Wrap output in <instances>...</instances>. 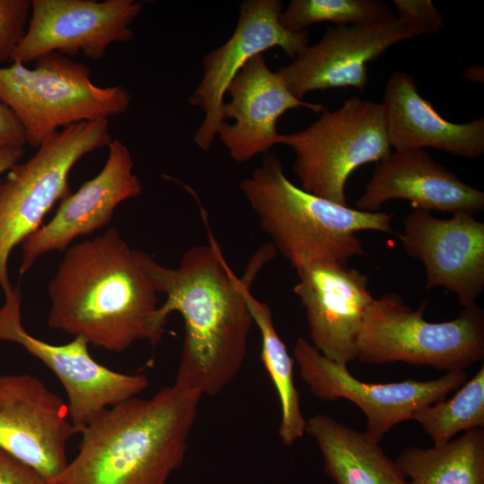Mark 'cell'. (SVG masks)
<instances>
[{
  "label": "cell",
  "mask_w": 484,
  "mask_h": 484,
  "mask_svg": "<svg viewBox=\"0 0 484 484\" xmlns=\"http://www.w3.org/2000/svg\"><path fill=\"white\" fill-rule=\"evenodd\" d=\"M208 236L209 244L189 248L177 268L165 267L140 250L135 249V255L155 291L166 294L158 308L160 320L167 324L173 312L184 320L175 382L215 397L243 367L254 324L246 294L277 252L271 243L265 244L238 278L210 231Z\"/></svg>",
  "instance_id": "6da1fadb"
},
{
  "label": "cell",
  "mask_w": 484,
  "mask_h": 484,
  "mask_svg": "<svg viewBox=\"0 0 484 484\" xmlns=\"http://www.w3.org/2000/svg\"><path fill=\"white\" fill-rule=\"evenodd\" d=\"M48 290V326L94 347L120 353L147 341L154 348L165 333L157 292L116 228L68 247Z\"/></svg>",
  "instance_id": "7a4b0ae2"
},
{
  "label": "cell",
  "mask_w": 484,
  "mask_h": 484,
  "mask_svg": "<svg viewBox=\"0 0 484 484\" xmlns=\"http://www.w3.org/2000/svg\"><path fill=\"white\" fill-rule=\"evenodd\" d=\"M201 393L175 382L100 412L51 484H167L186 457Z\"/></svg>",
  "instance_id": "3957f363"
},
{
  "label": "cell",
  "mask_w": 484,
  "mask_h": 484,
  "mask_svg": "<svg viewBox=\"0 0 484 484\" xmlns=\"http://www.w3.org/2000/svg\"><path fill=\"white\" fill-rule=\"evenodd\" d=\"M240 188L270 243L296 271L319 263L347 264L364 255L359 231L393 232V213L359 211L303 190L270 151Z\"/></svg>",
  "instance_id": "277c9868"
},
{
  "label": "cell",
  "mask_w": 484,
  "mask_h": 484,
  "mask_svg": "<svg viewBox=\"0 0 484 484\" xmlns=\"http://www.w3.org/2000/svg\"><path fill=\"white\" fill-rule=\"evenodd\" d=\"M0 101L16 117L26 143L38 148L60 128L125 113L131 95L121 85H96L88 66L54 52L33 68L0 65Z\"/></svg>",
  "instance_id": "5b68a950"
},
{
  "label": "cell",
  "mask_w": 484,
  "mask_h": 484,
  "mask_svg": "<svg viewBox=\"0 0 484 484\" xmlns=\"http://www.w3.org/2000/svg\"><path fill=\"white\" fill-rule=\"evenodd\" d=\"M396 293L374 298L357 341V359L369 364L405 362L437 370H465L484 358V312L477 304L448 322L424 318Z\"/></svg>",
  "instance_id": "8992f818"
},
{
  "label": "cell",
  "mask_w": 484,
  "mask_h": 484,
  "mask_svg": "<svg viewBox=\"0 0 484 484\" xmlns=\"http://www.w3.org/2000/svg\"><path fill=\"white\" fill-rule=\"evenodd\" d=\"M111 141L108 119L73 124L47 138L32 157L9 170L0 184V286L4 294L13 289L7 272L12 250L72 193L68 178L73 167Z\"/></svg>",
  "instance_id": "52a82bcc"
},
{
  "label": "cell",
  "mask_w": 484,
  "mask_h": 484,
  "mask_svg": "<svg viewBox=\"0 0 484 484\" xmlns=\"http://www.w3.org/2000/svg\"><path fill=\"white\" fill-rule=\"evenodd\" d=\"M278 144L295 152L293 170L303 190L342 205H349L345 191L351 173L392 153L383 103L357 96L325 109L306 129L281 134Z\"/></svg>",
  "instance_id": "ba28073f"
},
{
  "label": "cell",
  "mask_w": 484,
  "mask_h": 484,
  "mask_svg": "<svg viewBox=\"0 0 484 484\" xmlns=\"http://www.w3.org/2000/svg\"><path fill=\"white\" fill-rule=\"evenodd\" d=\"M4 296L0 307V340L21 345L56 375L65 391L75 434H80L104 410L149 387L144 375L117 372L97 362L82 337L55 345L32 336L22 324L19 287Z\"/></svg>",
  "instance_id": "9c48e42d"
},
{
  "label": "cell",
  "mask_w": 484,
  "mask_h": 484,
  "mask_svg": "<svg viewBox=\"0 0 484 484\" xmlns=\"http://www.w3.org/2000/svg\"><path fill=\"white\" fill-rule=\"evenodd\" d=\"M293 355L301 378L315 397L323 402L343 398L361 409L367 418L364 433L376 443L394 426L411 419L414 411L445 400L468 380L465 370H457L428 381L364 383L347 366L328 359L302 337L298 338Z\"/></svg>",
  "instance_id": "30bf717a"
},
{
  "label": "cell",
  "mask_w": 484,
  "mask_h": 484,
  "mask_svg": "<svg viewBox=\"0 0 484 484\" xmlns=\"http://www.w3.org/2000/svg\"><path fill=\"white\" fill-rule=\"evenodd\" d=\"M143 9L135 0H31L23 39L11 62L27 65L57 52L99 60L113 43L130 41Z\"/></svg>",
  "instance_id": "8fae6325"
},
{
  "label": "cell",
  "mask_w": 484,
  "mask_h": 484,
  "mask_svg": "<svg viewBox=\"0 0 484 484\" xmlns=\"http://www.w3.org/2000/svg\"><path fill=\"white\" fill-rule=\"evenodd\" d=\"M280 0H246L239 6V17L230 38L203 58V76L189 97L191 106L200 108L203 120L193 141L208 151L224 121L221 108L227 89L244 65L254 56L272 48H280L295 58L308 46L309 32L290 31L282 27Z\"/></svg>",
  "instance_id": "7c38bea8"
},
{
  "label": "cell",
  "mask_w": 484,
  "mask_h": 484,
  "mask_svg": "<svg viewBox=\"0 0 484 484\" xmlns=\"http://www.w3.org/2000/svg\"><path fill=\"white\" fill-rule=\"evenodd\" d=\"M75 434L67 403L30 374L0 376V448L53 480Z\"/></svg>",
  "instance_id": "4fadbf2b"
},
{
  "label": "cell",
  "mask_w": 484,
  "mask_h": 484,
  "mask_svg": "<svg viewBox=\"0 0 484 484\" xmlns=\"http://www.w3.org/2000/svg\"><path fill=\"white\" fill-rule=\"evenodd\" d=\"M424 33L397 17L377 22L327 27L321 39L307 46L276 72L298 99L314 91L353 87L364 91L367 65L393 45Z\"/></svg>",
  "instance_id": "5bb4252c"
},
{
  "label": "cell",
  "mask_w": 484,
  "mask_h": 484,
  "mask_svg": "<svg viewBox=\"0 0 484 484\" xmlns=\"http://www.w3.org/2000/svg\"><path fill=\"white\" fill-rule=\"evenodd\" d=\"M403 227L400 243L425 265L426 288H445L463 308L477 304L484 289V223L467 213L444 220L415 209Z\"/></svg>",
  "instance_id": "9a60e30c"
},
{
  "label": "cell",
  "mask_w": 484,
  "mask_h": 484,
  "mask_svg": "<svg viewBox=\"0 0 484 484\" xmlns=\"http://www.w3.org/2000/svg\"><path fill=\"white\" fill-rule=\"evenodd\" d=\"M294 287L305 309L311 344L347 366L357 359V341L374 298L368 277L347 264L319 263L297 270Z\"/></svg>",
  "instance_id": "2e32d148"
},
{
  "label": "cell",
  "mask_w": 484,
  "mask_h": 484,
  "mask_svg": "<svg viewBox=\"0 0 484 484\" xmlns=\"http://www.w3.org/2000/svg\"><path fill=\"white\" fill-rule=\"evenodd\" d=\"M108 148V156L100 172L64 198L54 217L24 239L21 276L44 254L65 251L75 238L109 224L121 203L141 195L142 183L133 172L134 161L127 146L112 140Z\"/></svg>",
  "instance_id": "e0dca14e"
},
{
  "label": "cell",
  "mask_w": 484,
  "mask_h": 484,
  "mask_svg": "<svg viewBox=\"0 0 484 484\" xmlns=\"http://www.w3.org/2000/svg\"><path fill=\"white\" fill-rule=\"evenodd\" d=\"M227 93L230 100L222 105L221 116L233 118V124L222 122L217 131L220 141L237 162H246L260 153H267L281 134L276 125L289 109L307 108L315 112L326 108L298 99L277 72L272 71L264 53L252 57L230 82Z\"/></svg>",
  "instance_id": "ac0fdd59"
},
{
  "label": "cell",
  "mask_w": 484,
  "mask_h": 484,
  "mask_svg": "<svg viewBox=\"0 0 484 484\" xmlns=\"http://www.w3.org/2000/svg\"><path fill=\"white\" fill-rule=\"evenodd\" d=\"M410 201L415 209L475 215L484 193L462 181L423 150L394 151L377 162L356 209L376 212L387 201Z\"/></svg>",
  "instance_id": "d6986e66"
},
{
  "label": "cell",
  "mask_w": 484,
  "mask_h": 484,
  "mask_svg": "<svg viewBox=\"0 0 484 484\" xmlns=\"http://www.w3.org/2000/svg\"><path fill=\"white\" fill-rule=\"evenodd\" d=\"M386 128L395 151L432 148L469 160L484 153V118L453 123L443 117L419 92L408 73H393L384 94Z\"/></svg>",
  "instance_id": "ffe728a7"
},
{
  "label": "cell",
  "mask_w": 484,
  "mask_h": 484,
  "mask_svg": "<svg viewBox=\"0 0 484 484\" xmlns=\"http://www.w3.org/2000/svg\"><path fill=\"white\" fill-rule=\"evenodd\" d=\"M305 433L315 439L334 484H410L396 462L364 432L316 414L307 420Z\"/></svg>",
  "instance_id": "44dd1931"
},
{
  "label": "cell",
  "mask_w": 484,
  "mask_h": 484,
  "mask_svg": "<svg viewBox=\"0 0 484 484\" xmlns=\"http://www.w3.org/2000/svg\"><path fill=\"white\" fill-rule=\"evenodd\" d=\"M395 462L410 484H484V429L441 446L408 447Z\"/></svg>",
  "instance_id": "7402d4cb"
},
{
  "label": "cell",
  "mask_w": 484,
  "mask_h": 484,
  "mask_svg": "<svg viewBox=\"0 0 484 484\" xmlns=\"http://www.w3.org/2000/svg\"><path fill=\"white\" fill-rule=\"evenodd\" d=\"M246 300L254 324L261 334V359L281 403L279 436L283 445L291 446L304 436L307 423L301 411L299 392L294 383V359L275 329L269 305L255 298L251 290L246 294Z\"/></svg>",
  "instance_id": "603a6c76"
},
{
  "label": "cell",
  "mask_w": 484,
  "mask_h": 484,
  "mask_svg": "<svg viewBox=\"0 0 484 484\" xmlns=\"http://www.w3.org/2000/svg\"><path fill=\"white\" fill-rule=\"evenodd\" d=\"M441 446L461 431L484 428V366L448 401L443 400L414 411L411 418Z\"/></svg>",
  "instance_id": "cb8c5ba5"
},
{
  "label": "cell",
  "mask_w": 484,
  "mask_h": 484,
  "mask_svg": "<svg viewBox=\"0 0 484 484\" xmlns=\"http://www.w3.org/2000/svg\"><path fill=\"white\" fill-rule=\"evenodd\" d=\"M393 9L381 0H292L280 16L283 28L305 30L318 22L363 24L395 18Z\"/></svg>",
  "instance_id": "d4e9b609"
},
{
  "label": "cell",
  "mask_w": 484,
  "mask_h": 484,
  "mask_svg": "<svg viewBox=\"0 0 484 484\" xmlns=\"http://www.w3.org/2000/svg\"><path fill=\"white\" fill-rule=\"evenodd\" d=\"M30 7L31 0H0V65L11 61L23 39Z\"/></svg>",
  "instance_id": "484cf974"
},
{
  "label": "cell",
  "mask_w": 484,
  "mask_h": 484,
  "mask_svg": "<svg viewBox=\"0 0 484 484\" xmlns=\"http://www.w3.org/2000/svg\"><path fill=\"white\" fill-rule=\"evenodd\" d=\"M397 19L424 34H437L445 27L443 15L430 0H393Z\"/></svg>",
  "instance_id": "4316f807"
},
{
  "label": "cell",
  "mask_w": 484,
  "mask_h": 484,
  "mask_svg": "<svg viewBox=\"0 0 484 484\" xmlns=\"http://www.w3.org/2000/svg\"><path fill=\"white\" fill-rule=\"evenodd\" d=\"M0 484H51V482L0 448Z\"/></svg>",
  "instance_id": "83f0119b"
},
{
  "label": "cell",
  "mask_w": 484,
  "mask_h": 484,
  "mask_svg": "<svg viewBox=\"0 0 484 484\" xmlns=\"http://www.w3.org/2000/svg\"><path fill=\"white\" fill-rule=\"evenodd\" d=\"M0 144L25 146L24 131L13 113L0 101Z\"/></svg>",
  "instance_id": "f1b7e54d"
},
{
  "label": "cell",
  "mask_w": 484,
  "mask_h": 484,
  "mask_svg": "<svg viewBox=\"0 0 484 484\" xmlns=\"http://www.w3.org/2000/svg\"><path fill=\"white\" fill-rule=\"evenodd\" d=\"M24 152L25 146L0 144V175L19 163Z\"/></svg>",
  "instance_id": "f546056e"
},
{
  "label": "cell",
  "mask_w": 484,
  "mask_h": 484,
  "mask_svg": "<svg viewBox=\"0 0 484 484\" xmlns=\"http://www.w3.org/2000/svg\"><path fill=\"white\" fill-rule=\"evenodd\" d=\"M463 77L471 82H483V68L479 65L465 69Z\"/></svg>",
  "instance_id": "4dcf8cb0"
}]
</instances>
